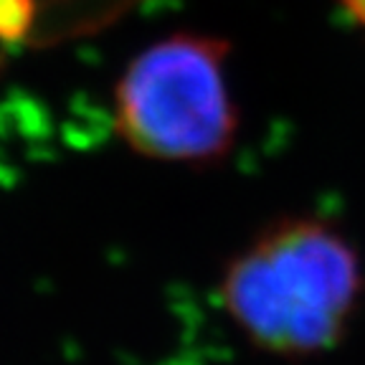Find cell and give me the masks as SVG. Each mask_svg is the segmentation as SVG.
Returning <instances> with one entry per match:
<instances>
[{"instance_id":"6da1fadb","label":"cell","mask_w":365,"mask_h":365,"mask_svg":"<svg viewBox=\"0 0 365 365\" xmlns=\"http://www.w3.org/2000/svg\"><path fill=\"white\" fill-rule=\"evenodd\" d=\"M365 289L360 254L340 228L297 216L267 226L228 259L223 312L264 355L309 360L335 350Z\"/></svg>"},{"instance_id":"3957f363","label":"cell","mask_w":365,"mask_h":365,"mask_svg":"<svg viewBox=\"0 0 365 365\" xmlns=\"http://www.w3.org/2000/svg\"><path fill=\"white\" fill-rule=\"evenodd\" d=\"M36 21L34 0H0V41L13 43L29 34Z\"/></svg>"},{"instance_id":"7a4b0ae2","label":"cell","mask_w":365,"mask_h":365,"mask_svg":"<svg viewBox=\"0 0 365 365\" xmlns=\"http://www.w3.org/2000/svg\"><path fill=\"white\" fill-rule=\"evenodd\" d=\"M228 51L226 38L180 31L137 53L114 89V125L127 148L182 165L226 158L239 130Z\"/></svg>"},{"instance_id":"277c9868","label":"cell","mask_w":365,"mask_h":365,"mask_svg":"<svg viewBox=\"0 0 365 365\" xmlns=\"http://www.w3.org/2000/svg\"><path fill=\"white\" fill-rule=\"evenodd\" d=\"M340 3L348 11V16L365 29V0H340Z\"/></svg>"}]
</instances>
